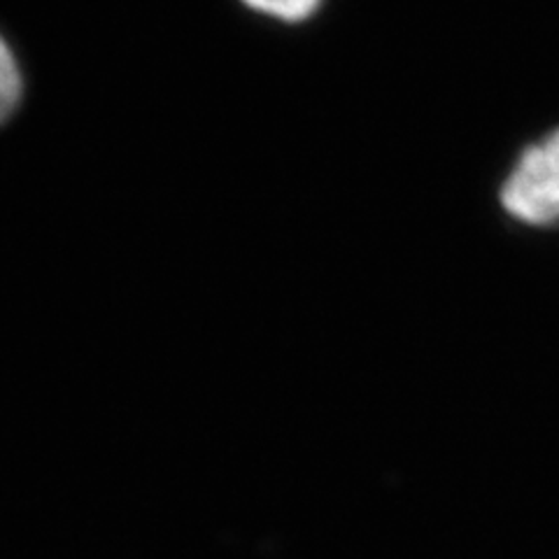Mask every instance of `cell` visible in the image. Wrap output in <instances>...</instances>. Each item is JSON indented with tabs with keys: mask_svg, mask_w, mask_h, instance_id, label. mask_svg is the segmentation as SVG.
Returning a JSON list of instances; mask_svg holds the SVG:
<instances>
[{
	"mask_svg": "<svg viewBox=\"0 0 559 559\" xmlns=\"http://www.w3.org/2000/svg\"><path fill=\"white\" fill-rule=\"evenodd\" d=\"M22 96V75H20V66L14 61V55L5 40L0 38V121L8 119L16 103H20Z\"/></svg>",
	"mask_w": 559,
	"mask_h": 559,
	"instance_id": "cell-2",
	"label": "cell"
},
{
	"mask_svg": "<svg viewBox=\"0 0 559 559\" xmlns=\"http://www.w3.org/2000/svg\"><path fill=\"white\" fill-rule=\"evenodd\" d=\"M242 3L264 14H271L275 20L301 22L318 10L322 0H242Z\"/></svg>",
	"mask_w": 559,
	"mask_h": 559,
	"instance_id": "cell-3",
	"label": "cell"
},
{
	"mask_svg": "<svg viewBox=\"0 0 559 559\" xmlns=\"http://www.w3.org/2000/svg\"><path fill=\"white\" fill-rule=\"evenodd\" d=\"M503 207L527 224L559 222V129L520 156L501 191Z\"/></svg>",
	"mask_w": 559,
	"mask_h": 559,
	"instance_id": "cell-1",
	"label": "cell"
}]
</instances>
